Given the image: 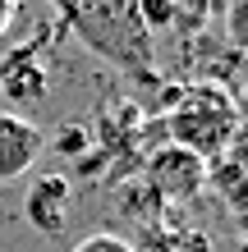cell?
Wrapping results in <instances>:
<instances>
[{"label": "cell", "mask_w": 248, "mask_h": 252, "mask_svg": "<svg viewBox=\"0 0 248 252\" xmlns=\"http://www.w3.org/2000/svg\"><path fill=\"white\" fill-rule=\"evenodd\" d=\"M51 5H55V9H60V14H65L69 5H74V0H51Z\"/></svg>", "instance_id": "5bb4252c"}, {"label": "cell", "mask_w": 248, "mask_h": 252, "mask_svg": "<svg viewBox=\"0 0 248 252\" xmlns=\"http://www.w3.org/2000/svg\"><path fill=\"white\" fill-rule=\"evenodd\" d=\"M235 115H239V124H248V78L239 83V92H235Z\"/></svg>", "instance_id": "4fadbf2b"}, {"label": "cell", "mask_w": 248, "mask_h": 252, "mask_svg": "<svg viewBox=\"0 0 248 252\" xmlns=\"http://www.w3.org/2000/svg\"><path fill=\"white\" fill-rule=\"evenodd\" d=\"M55 147H60L65 156H83L87 152V128H78V124H69L60 138H55Z\"/></svg>", "instance_id": "8fae6325"}, {"label": "cell", "mask_w": 248, "mask_h": 252, "mask_svg": "<svg viewBox=\"0 0 248 252\" xmlns=\"http://www.w3.org/2000/svg\"><path fill=\"white\" fill-rule=\"evenodd\" d=\"M65 28L120 73H134V78L152 73L156 37L142 23L138 0H74L65 9Z\"/></svg>", "instance_id": "6da1fadb"}, {"label": "cell", "mask_w": 248, "mask_h": 252, "mask_svg": "<svg viewBox=\"0 0 248 252\" xmlns=\"http://www.w3.org/2000/svg\"><path fill=\"white\" fill-rule=\"evenodd\" d=\"M225 37L244 60H248V0H230L225 5Z\"/></svg>", "instance_id": "52a82bcc"}, {"label": "cell", "mask_w": 248, "mask_h": 252, "mask_svg": "<svg viewBox=\"0 0 248 252\" xmlns=\"http://www.w3.org/2000/svg\"><path fill=\"white\" fill-rule=\"evenodd\" d=\"M46 152V128H37L19 110H0V184L23 179Z\"/></svg>", "instance_id": "3957f363"}, {"label": "cell", "mask_w": 248, "mask_h": 252, "mask_svg": "<svg viewBox=\"0 0 248 252\" xmlns=\"http://www.w3.org/2000/svg\"><path fill=\"white\" fill-rule=\"evenodd\" d=\"M74 252H138V248L129 243V239H120V234L101 229V234H87V239H78Z\"/></svg>", "instance_id": "9c48e42d"}, {"label": "cell", "mask_w": 248, "mask_h": 252, "mask_svg": "<svg viewBox=\"0 0 248 252\" xmlns=\"http://www.w3.org/2000/svg\"><path fill=\"white\" fill-rule=\"evenodd\" d=\"M207 160H198L193 152H184V147H161V152H152V192L156 197H166V202H188V197H198L202 184H207Z\"/></svg>", "instance_id": "277c9868"}, {"label": "cell", "mask_w": 248, "mask_h": 252, "mask_svg": "<svg viewBox=\"0 0 248 252\" xmlns=\"http://www.w3.org/2000/svg\"><path fill=\"white\" fill-rule=\"evenodd\" d=\"M216 0H175V28H202Z\"/></svg>", "instance_id": "30bf717a"}, {"label": "cell", "mask_w": 248, "mask_h": 252, "mask_svg": "<svg viewBox=\"0 0 248 252\" xmlns=\"http://www.w3.org/2000/svg\"><path fill=\"white\" fill-rule=\"evenodd\" d=\"M14 19H19V0H0V41H5V32L14 28Z\"/></svg>", "instance_id": "7c38bea8"}, {"label": "cell", "mask_w": 248, "mask_h": 252, "mask_svg": "<svg viewBox=\"0 0 248 252\" xmlns=\"http://www.w3.org/2000/svg\"><path fill=\"white\" fill-rule=\"evenodd\" d=\"M138 14L147 23V32L156 37L161 28H175V0H138Z\"/></svg>", "instance_id": "ba28073f"}, {"label": "cell", "mask_w": 248, "mask_h": 252, "mask_svg": "<svg viewBox=\"0 0 248 252\" xmlns=\"http://www.w3.org/2000/svg\"><path fill=\"white\" fill-rule=\"evenodd\" d=\"M69 197L74 192H69L65 174H37L28 197H23V220L37 234H60L65 220H69Z\"/></svg>", "instance_id": "5b68a950"}, {"label": "cell", "mask_w": 248, "mask_h": 252, "mask_svg": "<svg viewBox=\"0 0 248 252\" xmlns=\"http://www.w3.org/2000/svg\"><path fill=\"white\" fill-rule=\"evenodd\" d=\"M166 133L175 147L193 152L198 160H221L239 138L235 96L216 83L179 87V96L170 101V115H166Z\"/></svg>", "instance_id": "7a4b0ae2"}, {"label": "cell", "mask_w": 248, "mask_h": 252, "mask_svg": "<svg viewBox=\"0 0 248 252\" xmlns=\"http://www.w3.org/2000/svg\"><path fill=\"white\" fill-rule=\"evenodd\" d=\"M51 87V69L37 60V46L14 51L5 64H0V96L14 101V106H37Z\"/></svg>", "instance_id": "8992f818"}]
</instances>
